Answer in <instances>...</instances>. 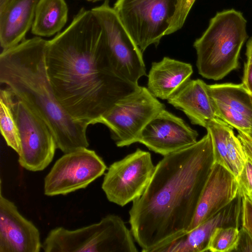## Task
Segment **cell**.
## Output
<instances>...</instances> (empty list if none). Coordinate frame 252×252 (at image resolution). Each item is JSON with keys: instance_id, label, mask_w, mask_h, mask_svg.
Segmentation results:
<instances>
[{"instance_id": "obj_1", "label": "cell", "mask_w": 252, "mask_h": 252, "mask_svg": "<svg viewBox=\"0 0 252 252\" xmlns=\"http://www.w3.org/2000/svg\"><path fill=\"white\" fill-rule=\"evenodd\" d=\"M45 63L59 102L73 119L89 125L139 87L117 72L99 22L84 7L47 40Z\"/></svg>"}, {"instance_id": "obj_2", "label": "cell", "mask_w": 252, "mask_h": 252, "mask_svg": "<svg viewBox=\"0 0 252 252\" xmlns=\"http://www.w3.org/2000/svg\"><path fill=\"white\" fill-rule=\"evenodd\" d=\"M214 163L207 131L156 165L149 184L129 211L130 230L142 252H152L187 231Z\"/></svg>"}, {"instance_id": "obj_3", "label": "cell", "mask_w": 252, "mask_h": 252, "mask_svg": "<svg viewBox=\"0 0 252 252\" xmlns=\"http://www.w3.org/2000/svg\"><path fill=\"white\" fill-rule=\"evenodd\" d=\"M47 40L39 36L24 39L2 50L0 82L15 97L27 104L46 124L64 154L88 148L89 125L73 119L57 99L47 72Z\"/></svg>"}, {"instance_id": "obj_4", "label": "cell", "mask_w": 252, "mask_h": 252, "mask_svg": "<svg viewBox=\"0 0 252 252\" xmlns=\"http://www.w3.org/2000/svg\"><path fill=\"white\" fill-rule=\"evenodd\" d=\"M247 21L233 9L218 12L193 43L196 66L203 77L218 81L239 67V57L248 38Z\"/></svg>"}, {"instance_id": "obj_5", "label": "cell", "mask_w": 252, "mask_h": 252, "mask_svg": "<svg viewBox=\"0 0 252 252\" xmlns=\"http://www.w3.org/2000/svg\"><path fill=\"white\" fill-rule=\"evenodd\" d=\"M196 0H117L113 8L143 53L183 26Z\"/></svg>"}, {"instance_id": "obj_6", "label": "cell", "mask_w": 252, "mask_h": 252, "mask_svg": "<svg viewBox=\"0 0 252 252\" xmlns=\"http://www.w3.org/2000/svg\"><path fill=\"white\" fill-rule=\"evenodd\" d=\"M133 236L122 219L110 214L98 222L69 230L50 231L42 243L45 252H137Z\"/></svg>"}, {"instance_id": "obj_7", "label": "cell", "mask_w": 252, "mask_h": 252, "mask_svg": "<svg viewBox=\"0 0 252 252\" xmlns=\"http://www.w3.org/2000/svg\"><path fill=\"white\" fill-rule=\"evenodd\" d=\"M165 106L145 87L118 100L97 121L109 129L117 147L138 142L147 124Z\"/></svg>"}, {"instance_id": "obj_8", "label": "cell", "mask_w": 252, "mask_h": 252, "mask_svg": "<svg viewBox=\"0 0 252 252\" xmlns=\"http://www.w3.org/2000/svg\"><path fill=\"white\" fill-rule=\"evenodd\" d=\"M155 168L151 154L138 148L109 166L101 188L110 202L124 206L143 194Z\"/></svg>"}, {"instance_id": "obj_9", "label": "cell", "mask_w": 252, "mask_h": 252, "mask_svg": "<svg viewBox=\"0 0 252 252\" xmlns=\"http://www.w3.org/2000/svg\"><path fill=\"white\" fill-rule=\"evenodd\" d=\"M91 10L102 29L115 69L123 78L138 85V80L146 75L143 53L110 5L109 0Z\"/></svg>"}, {"instance_id": "obj_10", "label": "cell", "mask_w": 252, "mask_h": 252, "mask_svg": "<svg viewBox=\"0 0 252 252\" xmlns=\"http://www.w3.org/2000/svg\"><path fill=\"white\" fill-rule=\"evenodd\" d=\"M106 169L104 161L94 150L82 148L65 153L45 176L44 193L66 195L85 189Z\"/></svg>"}, {"instance_id": "obj_11", "label": "cell", "mask_w": 252, "mask_h": 252, "mask_svg": "<svg viewBox=\"0 0 252 252\" xmlns=\"http://www.w3.org/2000/svg\"><path fill=\"white\" fill-rule=\"evenodd\" d=\"M16 100L15 116L21 143L18 162L29 171L43 170L57 149L55 137L42 119L24 102Z\"/></svg>"}, {"instance_id": "obj_12", "label": "cell", "mask_w": 252, "mask_h": 252, "mask_svg": "<svg viewBox=\"0 0 252 252\" xmlns=\"http://www.w3.org/2000/svg\"><path fill=\"white\" fill-rule=\"evenodd\" d=\"M198 132L165 109L145 126L138 142L163 157L195 143Z\"/></svg>"}, {"instance_id": "obj_13", "label": "cell", "mask_w": 252, "mask_h": 252, "mask_svg": "<svg viewBox=\"0 0 252 252\" xmlns=\"http://www.w3.org/2000/svg\"><path fill=\"white\" fill-rule=\"evenodd\" d=\"M38 229L2 193L0 183V252H39L42 249Z\"/></svg>"}, {"instance_id": "obj_14", "label": "cell", "mask_w": 252, "mask_h": 252, "mask_svg": "<svg viewBox=\"0 0 252 252\" xmlns=\"http://www.w3.org/2000/svg\"><path fill=\"white\" fill-rule=\"evenodd\" d=\"M238 189L234 175L221 165L214 162L187 231L206 221L229 204L237 196Z\"/></svg>"}, {"instance_id": "obj_15", "label": "cell", "mask_w": 252, "mask_h": 252, "mask_svg": "<svg viewBox=\"0 0 252 252\" xmlns=\"http://www.w3.org/2000/svg\"><path fill=\"white\" fill-rule=\"evenodd\" d=\"M167 101L182 111L193 125L206 128L210 121L218 118L207 84L200 79L188 80Z\"/></svg>"}, {"instance_id": "obj_16", "label": "cell", "mask_w": 252, "mask_h": 252, "mask_svg": "<svg viewBox=\"0 0 252 252\" xmlns=\"http://www.w3.org/2000/svg\"><path fill=\"white\" fill-rule=\"evenodd\" d=\"M39 0H9L0 8V44L2 50L25 39L32 28Z\"/></svg>"}, {"instance_id": "obj_17", "label": "cell", "mask_w": 252, "mask_h": 252, "mask_svg": "<svg viewBox=\"0 0 252 252\" xmlns=\"http://www.w3.org/2000/svg\"><path fill=\"white\" fill-rule=\"evenodd\" d=\"M192 73L191 64L164 57L152 63L147 88L156 97L167 100L189 80Z\"/></svg>"}, {"instance_id": "obj_18", "label": "cell", "mask_w": 252, "mask_h": 252, "mask_svg": "<svg viewBox=\"0 0 252 252\" xmlns=\"http://www.w3.org/2000/svg\"><path fill=\"white\" fill-rule=\"evenodd\" d=\"M225 220L218 213L193 229L186 232L153 252H207L210 237L218 227L224 226Z\"/></svg>"}, {"instance_id": "obj_19", "label": "cell", "mask_w": 252, "mask_h": 252, "mask_svg": "<svg viewBox=\"0 0 252 252\" xmlns=\"http://www.w3.org/2000/svg\"><path fill=\"white\" fill-rule=\"evenodd\" d=\"M65 0H39L32 27L37 36L49 37L60 32L67 20Z\"/></svg>"}, {"instance_id": "obj_20", "label": "cell", "mask_w": 252, "mask_h": 252, "mask_svg": "<svg viewBox=\"0 0 252 252\" xmlns=\"http://www.w3.org/2000/svg\"><path fill=\"white\" fill-rule=\"evenodd\" d=\"M208 94L215 100L226 104L252 121V101L242 83L207 84Z\"/></svg>"}, {"instance_id": "obj_21", "label": "cell", "mask_w": 252, "mask_h": 252, "mask_svg": "<svg viewBox=\"0 0 252 252\" xmlns=\"http://www.w3.org/2000/svg\"><path fill=\"white\" fill-rule=\"evenodd\" d=\"M16 98L6 87L0 91V129L7 146L18 154L21 150V143L15 116Z\"/></svg>"}, {"instance_id": "obj_22", "label": "cell", "mask_w": 252, "mask_h": 252, "mask_svg": "<svg viewBox=\"0 0 252 252\" xmlns=\"http://www.w3.org/2000/svg\"><path fill=\"white\" fill-rule=\"evenodd\" d=\"M231 127L226 123L217 118L208 123L206 129L211 136L214 162L232 172L227 157V137Z\"/></svg>"}, {"instance_id": "obj_23", "label": "cell", "mask_w": 252, "mask_h": 252, "mask_svg": "<svg viewBox=\"0 0 252 252\" xmlns=\"http://www.w3.org/2000/svg\"><path fill=\"white\" fill-rule=\"evenodd\" d=\"M239 232L237 227H217L210 237L207 252H232L236 245Z\"/></svg>"}, {"instance_id": "obj_24", "label": "cell", "mask_w": 252, "mask_h": 252, "mask_svg": "<svg viewBox=\"0 0 252 252\" xmlns=\"http://www.w3.org/2000/svg\"><path fill=\"white\" fill-rule=\"evenodd\" d=\"M212 101L218 118L237 130L252 131V121L251 120L226 104L213 99Z\"/></svg>"}, {"instance_id": "obj_25", "label": "cell", "mask_w": 252, "mask_h": 252, "mask_svg": "<svg viewBox=\"0 0 252 252\" xmlns=\"http://www.w3.org/2000/svg\"><path fill=\"white\" fill-rule=\"evenodd\" d=\"M227 157L231 171L237 179L244 168L247 156L232 127L230 128L227 137Z\"/></svg>"}, {"instance_id": "obj_26", "label": "cell", "mask_w": 252, "mask_h": 252, "mask_svg": "<svg viewBox=\"0 0 252 252\" xmlns=\"http://www.w3.org/2000/svg\"><path fill=\"white\" fill-rule=\"evenodd\" d=\"M237 181L238 192L242 197L252 192V160L248 157Z\"/></svg>"}, {"instance_id": "obj_27", "label": "cell", "mask_w": 252, "mask_h": 252, "mask_svg": "<svg viewBox=\"0 0 252 252\" xmlns=\"http://www.w3.org/2000/svg\"><path fill=\"white\" fill-rule=\"evenodd\" d=\"M241 226L252 237V202L245 195L242 200Z\"/></svg>"}, {"instance_id": "obj_28", "label": "cell", "mask_w": 252, "mask_h": 252, "mask_svg": "<svg viewBox=\"0 0 252 252\" xmlns=\"http://www.w3.org/2000/svg\"><path fill=\"white\" fill-rule=\"evenodd\" d=\"M233 252H252V237L242 226L239 229L238 240Z\"/></svg>"}, {"instance_id": "obj_29", "label": "cell", "mask_w": 252, "mask_h": 252, "mask_svg": "<svg viewBox=\"0 0 252 252\" xmlns=\"http://www.w3.org/2000/svg\"><path fill=\"white\" fill-rule=\"evenodd\" d=\"M237 137L243 146L247 157L252 160V135L248 131L238 130Z\"/></svg>"}, {"instance_id": "obj_30", "label": "cell", "mask_w": 252, "mask_h": 252, "mask_svg": "<svg viewBox=\"0 0 252 252\" xmlns=\"http://www.w3.org/2000/svg\"><path fill=\"white\" fill-rule=\"evenodd\" d=\"M242 83L248 92L252 94V63H244Z\"/></svg>"}, {"instance_id": "obj_31", "label": "cell", "mask_w": 252, "mask_h": 252, "mask_svg": "<svg viewBox=\"0 0 252 252\" xmlns=\"http://www.w3.org/2000/svg\"><path fill=\"white\" fill-rule=\"evenodd\" d=\"M246 56L247 57L245 63H252V37L248 41L246 45Z\"/></svg>"}, {"instance_id": "obj_32", "label": "cell", "mask_w": 252, "mask_h": 252, "mask_svg": "<svg viewBox=\"0 0 252 252\" xmlns=\"http://www.w3.org/2000/svg\"><path fill=\"white\" fill-rule=\"evenodd\" d=\"M9 0H0V8H2Z\"/></svg>"}, {"instance_id": "obj_33", "label": "cell", "mask_w": 252, "mask_h": 252, "mask_svg": "<svg viewBox=\"0 0 252 252\" xmlns=\"http://www.w3.org/2000/svg\"><path fill=\"white\" fill-rule=\"evenodd\" d=\"M252 202V192L244 195Z\"/></svg>"}, {"instance_id": "obj_34", "label": "cell", "mask_w": 252, "mask_h": 252, "mask_svg": "<svg viewBox=\"0 0 252 252\" xmlns=\"http://www.w3.org/2000/svg\"><path fill=\"white\" fill-rule=\"evenodd\" d=\"M89 1H92V2H95V1H98V0H87Z\"/></svg>"}, {"instance_id": "obj_35", "label": "cell", "mask_w": 252, "mask_h": 252, "mask_svg": "<svg viewBox=\"0 0 252 252\" xmlns=\"http://www.w3.org/2000/svg\"><path fill=\"white\" fill-rule=\"evenodd\" d=\"M249 132L252 135V131H249Z\"/></svg>"}, {"instance_id": "obj_36", "label": "cell", "mask_w": 252, "mask_h": 252, "mask_svg": "<svg viewBox=\"0 0 252 252\" xmlns=\"http://www.w3.org/2000/svg\"><path fill=\"white\" fill-rule=\"evenodd\" d=\"M250 95H251V97L252 101V94H250Z\"/></svg>"}]
</instances>
